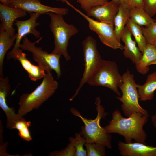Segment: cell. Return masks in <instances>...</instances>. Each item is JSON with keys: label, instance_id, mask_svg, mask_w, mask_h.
Segmentation results:
<instances>
[{"label": "cell", "instance_id": "6da1fadb", "mask_svg": "<svg viewBox=\"0 0 156 156\" xmlns=\"http://www.w3.org/2000/svg\"><path fill=\"white\" fill-rule=\"evenodd\" d=\"M149 114L135 112L128 118H124L118 109L112 113V119L109 124L103 127L107 132L116 133L122 136L126 143L137 142L146 144L147 135L143 129L148 120Z\"/></svg>", "mask_w": 156, "mask_h": 156}, {"label": "cell", "instance_id": "7a4b0ae2", "mask_svg": "<svg viewBox=\"0 0 156 156\" xmlns=\"http://www.w3.org/2000/svg\"><path fill=\"white\" fill-rule=\"evenodd\" d=\"M101 103L100 97H97L95 103L97 115L94 119H89L84 117L79 112L73 107L71 108L70 110L73 115L79 117L83 122L84 125L81 127L79 133L85 138L86 143H100L110 149L112 147L111 135L100 124L101 119L107 116L108 113L105 111V109Z\"/></svg>", "mask_w": 156, "mask_h": 156}, {"label": "cell", "instance_id": "3957f363", "mask_svg": "<svg viewBox=\"0 0 156 156\" xmlns=\"http://www.w3.org/2000/svg\"><path fill=\"white\" fill-rule=\"evenodd\" d=\"M58 86L51 72L46 73L41 83L33 92L21 96L18 114L23 116L33 109H38L54 93Z\"/></svg>", "mask_w": 156, "mask_h": 156}, {"label": "cell", "instance_id": "277c9868", "mask_svg": "<svg viewBox=\"0 0 156 156\" xmlns=\"http://www.w3.org/2000/svg\"><path fill=\"white\" fill-rule=\"evenodd\" d=\"M47 14L51 18L49 27L54 37V47L51 53L62 55L66 61H68L71 59L67 51L69 41L78 32V29L73 25L66 23L62 15L52 12Z\"/></svg>", "mask_w": 156, "mask_h": 156}, {"label": "cell", "instance_id": "5b68a950", "mask_svg": "<svg viewBox=\"0 0 156 156\" xmlns=\"http://www.w3.org/2000/svg\"><path fill=\"white\" fill-rule=\"evenodd\" d=\"M123 82L122 75L114 61L102 59L100 64L91 75L87 83L92 86L107 87L121 96L118 88Z\"/></svg>", "mask_w": 156, "mask_h": 156}, {"label": "cell", "instance_id": "8992f818", "mask_svg": "<svg viewBox=\"0 0 156 156\" xmlns=\"http://www.w3.org/2000/svg\"><path fill=\"white\" fill-rule=\"evenodd\" d=\"M123 82L119 88L122 93L121 96H116L122 103V110L124 114L129 117L135 112L144 114L148 113L147 111L140 105L139 96L137 84L134 76L128 70L122 75Z\"/></svg>", "mask_w": 156, "mask_h": 156}, {"label": "cell", "instance_id": "52a82bcc", "mask_svg": "<svg viewBox=\"0 0 156 156\" xmlns=\"http://www.w3.org/2000/svg\"><path fill=\"white\" fill-rule=\"evenodd\" d=\"M42 38L41 37L36 41L32 42L25 36L22 39L23 43L20 44V47L22 50L31 52L34 60L46 73L53 70L56 72L57 78H59L62 75L60 64L61 56L51 53H49L42 50L41 47L36 46L35 44L38 43Z\"/></svg>", "mask_w": 156, "mask_h": 156}, {"label": "cell", "instance_id": "ba28073f", "mask_svg": "<svg viewBox=\"0 0 156 156\" xmlns=\"http://www.w3.org/2000/svg\"><path fill=\"white\" fill-rule=\"evenodd\" d=\"M84 69L79 86L69 101H72L78 94L83 85L99 66L101 60L98 50L96 41L93 37H87L82 42Z\"/></svg>", "mask_w": 156, "mask_h": 156}, {"label": "cell", "instance_id": "9c48e42d", "mask_svg": "<svg viewBox=\"0 0 156 156\" xmlns=\"http://www.w3.org/2000/svg\"><path fill=\"white\" fill-rule=\"evenodd\" d=\"M66 3L86 19L88 22L89 29L97 34L103 44L114 49L123 50L124 46L118 41L115 36L114 25L94 20L75 7L68 1Z\"/></svg>", "mask_w": 156, "mask_h": 156}, {"label": "cell", "instance_id": "30bf717a", "mask_svg": "<svg viewBox=\"0 0 156 156\" xmlns=\"http://www.w3.org/2000/svg\"><path fill=\"white\" fill-rule=\"evenodd\" d=\"M9 6L22 9L30 14L32 13L46 14L52 12L63 16L69 11L66 8L52 7L42 4L40 0H9Z\"/></svg>", "mask_w": 156, "mask_h": 156}, {"label": "cell", "instance_id": "8fae6325", "mask_svg": "<svg viewBox=\"0 0 156 156\" xmlns=\"http://www.w3.org/2000/svg\"><path fill=\"white\" fill-rule=\"evenodd\" d=\"M41 15L38 13H32L30 14L29 18L27 20L15 21L14 24L17 28V37L13 48L10 52H13L20 49L21 42L27 34H31L37 38H40L41 34L36 27L40 25L39 23L36 21Z\"/></svg>", "mask_w": 156, "mask_h": 156}, {"label": "cell", "instance_id": "7c38bea8", "mask_svg": "<svg viewBox=\"0 0 156 156\" xmlns=\"http://www.w3.org/2000/svg\"><path fill=\"white\" fill-rule=\"evenodd\" d=\"M10 85L7 76L0 77V107L4 112L7 118V127L12 129L14 124L24 118L16 114L14 107L8 105L6 101L7 96L10 92Z\"/></svg>", "mask_w": 156, "mask_h": 156}, {"label": "cell", "instance_id": "4fadbf2b", "mask_svg": "<svg viewBox=\"0 0 156 156\" xmlns=\"http://www.w3.org/2000/svg\"><path fill=\"white\" fill-rule=\"evenodd\" d=\"M27 13L21 8L0 3V30L4 31L12 36L14 35L16 33L13 23L17 18L26 16Z\"/></svg>", "mask_w": 156, "mask_h": 156}, {"label": "cell", "instance_id": "5bb4252c", "mask_svg": "<svg viewBox=\"0 0 156 156\" xmlns=\"http://www.w3.org/2000/svg\"><path fill=\"white\" fill-rule=\"evenodd\" d=\"M119 5L113 0L100 6L93 7L86 12L88 16L92 17L99 21L114 25L115 16L119 9Z\"/></svg>", "mask_w": 156, "mask_h": 156}, {"label": "cell", "instance_id": "9a60e30c", "mask_svg": "<svg viewBox=\"0 0 156 156\" xmlns=\"http://www.w3.org/2000/svg\"><path fill=\"white\" fill-rule=\"evenodd\" d=\"M26 54L21 48L13 52H9L7 54L8 60L12 59L18 60L24 69L27 72L31 80L36 81L45 76V71L39 66L32 64L26 57Z\"/></svg>", "mask_w": 156, "mask_h": 156}, {"label": "cell", "instance_id": "2e32d148", "mask_svg": "<svg viewBox=\"0 0 156 156\" xmlns=\"http://www.w3.org/2000/svg\"><path fill=\"white\" fill-rule=\"evenodd\" d=\"M120 154L123 156H156V147L136 142L127 143L119 141Z\"/></svg>", "mask_w": 156, "mask_h": 156}, {"label": "cell", "instance_id": "e0dca14e", "mask_svg": "<svg viewBox=\"0 0 156 156\" xmlns=\"http://www.w3.org/2000/svg\"><path fill=\"white\" fill-rule=\"evenodd\" d=\"M132 35L126 25L121 40L123 42L125 45L123 50L124 56L130 59L135 64L140 60L142 53L137 46L136 42L132 39Z\"/></svg>", "mask_w": 156, "mask_h": 156}, {"label": "cell", "instance_id": "ac0fdd59", "mask_svg": "<svg viewBox=\"0 0 156 156\" xmlns=\"http://www.w3.org/2000/svg\"><path fill=\"white\" fill-rule=\"evenodd\" d=\"M155 60L156 48L152 44L148 43L141 58L135 64L137 71L140 74H146L149 70L150 64Z\"/></svg>", "mask_w": 156, "mask_h": 156}, {"label": "cell", "instance_id": "d6986e66", "mask_svg": "<svg viewBox=\"0 0 156 156\" xmlns=\"http://www.w3.org/2000/svg\"><path fill=\"white\" fill-rule=\"evenodd\" d=\"M137 87L140 101H145L152 100L156 90V71L148 75L144 84H137Z\"/></svg>", "mask_w": 156, "mask_h": 156}, {"label": "cell", "instance_id": "ffe728a7", "mask_svg": "<svg viewBox=\"0 0 156 156\" xmlns=\"http://www.w3.org/2000/svg\"><path fill=\"white\" fill-rule=\"evenodd\" d=\"M129 11L119 5L118 11L114 19V33L117 39L120 42L125 26L129 18Z\"/></svg>", "mask_w": 156, "mask_h": 156}, {"label": "cell", "instance_id": "44dd1931", "mask_svg": "<svg viewBox=\"0 0 156 156\" xmlns=\"http://www.w3.org/2000/svg\"><path fill=\"white\" fill-rule=\"evenodd\" d=\"M17 33L12 36L7 32L0 30V76L3 77V65L4 58L7 51L12 46L17 37Z\"/></svg>", "mask_w": 156, "mask_h": 156}, {"label": "cell", "instance_id": "7402d4cb", "mask_svg": "<svg viewBox=\"0 0 156 156\" xmlns=\"http://www.w3.org/2000/svg\"><path fill=\"white\" fill-rule=\"evenodd\" d=\"M129 18L141 26L148 27L154 22L153 19L146 12L143 7H136L129 11Z\"/></svg>", "mask_w": 156, "mask_h": 156}, {"label": "cell", "instance_id": "603a6c76", "mask_svg": "<svg viewBox=\"0 0 156 156\" xmlns=\"http://www.w3.org/2000/svg\"><path fill=\"white\" fill-rule=\"evenodd\" d=\"M126 25L134 36L138 47L142 53L148 43L142 33L141 26L134 22L130 18Z\"/></svg>", "mask_w": 156, "mask_h": 156}, {"label": "cell", "instance_id": "cb8c5ba5", "mask_svg": "<svg viewBox=\"0 0 156 156\" xmlns=\"http://www.w3.org/2000/svg\"><path fill=\"white\" fill-rule=\"evenodd\" d=\"M31 125L30 121H27L24 118L17 121L14 125L13 129L18 130V135L20 138L25 141L29 142L32 140L29 129Z\"/></svg>", "mask_w": 156, "mask_h": 156}, {"label": "cell", "instance_id": "d4e9b609", "mask_svg": "<svg viewBox=\"0 0 156 156\" xmlns=\"http://www.w3.org/2000/svg\"><path fill=\"white\" fill-rule=\"evenodd\" d=\"M75 138L70 137L69 140L71 142L75 147L76 152L75 156H86V151L83 146L86 142L85 138L81 135L79 133L75 134Z\"/></svg>", "mask_w": 156, "mask_h": 156}, {"label": "cell", "instance_id": "484cf974", "mask_svg": "<svg viewBox=\"0 0 156 156\" xmlns=\"http://www.w3.org/2000/svg\"><path fill=\"white\" fill-rule=\"evenodd\" d=\"M84 146L86 148L87 156H104L105 146L99 143H86Z\"/></svg>", "mask_w": 156, "mask_h": 156}, {"label": "cell", "instance_id": "4316f807", "mask_svg": "<svg viewBox=\"0 0 156 156\" xmlns=\"http://www.w3.org/2000/svg\"><path fill=\"white\" fill-rule=\"evenodd\" d=\"M143 34L147 43H151L156 41V20L146 27L141 26Z\"/></svg>", "mask_w": 156, "mask_h": 156}, {"label": "cell", "instance_id": "83f0119b", "mask_svg": "<svg viewBox=\"0 0 156 156\" xmlns=\"http://www.w3.org/2000/svg\"><path fill=\"white\" fill-rule=\"evenodd\" d=\"M81 7L86 12L92 8L103 5L108 0H77Z\"/></svg>", "mask_w": 156, "mask_h": 156}, {"label": "cell", "instance_id": "f1b7e54d", "mask_svg": "<svg viewBox=\"0 0 156 156\" xmlns=\"http://www.w3.org/2000/svg\"><path fill=\"white\" fill-rule=\"evenodd\" d=\"M66 148L59 151L56 150L51 153L49 156H75V149L72 143L69 141Z\"/></svg>", "mask_w": 156, "mask_h": 156}, {"label": "cell", "instance_id": "f546056e", "mask_svg": "<svg viewBox=\"0 0 156 156\" xmlns=\"http://www.w3.org/2000/svg\"><path fill=\"white\" fill-rule=\"evenodd\" d=\"M118 3L129 10L136 7H143L142 0H118Z\"/></svg>", "mask_w": 156, "mask_h": 156}, {"label": "cell", "instance_id": "4dcf8cb0", "mask_svg": "<svg viewBox=\"0 0 156 156\" xmlns=\"http://www.w3.org/2000/svg\"><path fill=\"white\" fill-rule=\"evenodd\" d=\"M143 8L151 17L156 14V0H142Z\"/></svg>", "mask_w": 156, "mask_h": 156}, {"label": "cell", "instance_id": "1f68e13d", "mask_svg": "<svg viewBox=\"0 0 156 156\" xmlns=\"http://www.w3.org/2000/svg\"><path fill=\"white\" fill-rule=\"evenodd\" d=\"M151 119L153 125L156 127V114L152 116Z\"/></svg>", "mask_w": 156, "mask_h": 156}, {"label": "cell", "instance_id": "d6a6232c", "mask_svg": "<svg viewBox=\"0 0 156 156\" xmlns=\"http://www.w3.org/2000/svg\"><path fill=\"white\" fill-rule=\"evenodd\" d=\"M1 3L6 5H9V0H0Z\"/></svg>", "mask_w": 156, "mask_h": 156}, {"label": "cell", "instance_id": "836d02e7", "mask_svg": "<svg viewBox=\"0 0 156 156\" xmlns=\"http://www.w3.org/2000/svg\"><path fill=\"white\" fill-rule=\"evenodd\" d=\"M57 1H60L63 3H66L68 0H56Z\"/></svg>", "mask_w": 156, "mask_h": 156}, {"label": "cell", "instance_id": "e575fe53", "mask_svg": "<svg viewBox=\"0 0 156 156\" xmlns=\"http://www.w3.org/2000/svg\"><path fill=\"white\" fill-rule=\"evenodd\" d=\"M153 64L156 65V60H154L151 62L150 64V66Z\"/></svg>", "mask_w": 156, "mask_h": 156}, {"label": "cell", "instance_id": "d590c367", "mask_svg": "<svg viewBox=\"0 0 156 156\" xmlns=\"http://www.w3.org/2000/svg\"><path fill=\"white\" fill-rule=\"evenodd\" d=\"M151 44H152L156 48V41L152 42L151 43Z\"/></svg>", "mask_w": 156, "mask_h": 156}, {"label": "cell", "instance_id": "8d00e7d4", "mask_svg": "<svg viewBox=\"0 0 156 156\" xmlns=\"http://www.w3.org/2000/svg\"><path fill=\"white\" fill-rule=\"evenodd\" d=\"M113 1H115V2H116L118 4H119V3H118V0H112Z\"/></svg>", "mask_w": 156, "mask_h": 156}]
</instances>
